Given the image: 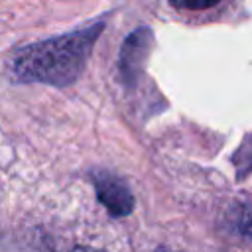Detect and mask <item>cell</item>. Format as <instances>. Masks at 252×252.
Instances as JSON below:
<instances>
[{"label": "cell", "mask_w": 252, "mask_h": 252, "mask_svg": "<svg viewBox=\"0 0 252 252\" xmlns=\"http://www.w3.org/2000/svg\"><path fill=\"white\" fill-rule=\"evenodd\" d=\"M100 30L102 22L24 47L12 61L14 77L55 87L71 85L83 73Z\"/></svg>", "instance_id": "6da1fadb"}, {"label": "cell", "mask_w": 252, "mask_h": 252, "mask_svg": "<svg viewBox=\"0 0 252 252\" xmlns=\"http://www.w3.org/2000/svg\"><path fill=\"white\" fill-rule=\"evenodd\" d=\"M93 183L98 195V201L108 209L114 217H124L134 209V197L126 183L108 171H96L93 175Z\"/></svg>", "instance_id": "7a4b0ae2"}, {"label": "cell", "mask_w": 252, "mask_h": 252, "mask_svg": "<svg viewBox=\"0 0 252 252\" xmlns=\"http://www.w3.org/2000/svg\"><path fill=\"white\" fill-rule=\"evenodd\" d=\"M169 2L177 10H205L219 4L220 0H169Z\"/></svg>", "instance_id": "3957f363"}, {"label": "cell", "mask_w": 252, "mask_h": 252, "mask_svg": "<svg viewBox=\"0 0 252 252\" xmlns=\"http://www.w3.org/2000/svg\"><path fill=\"white\" fill-rule=\"evenodd\" d=\"M240 230L248 236H252V211H246L244 217H242V222H240Z\"/></svg>", "instance_id": "277c9868"}, {"label": "cell", "mask_w": 252, "mask_h": 252, "mask_svg": "<svg viewBox=\"0 0 252 252\" xmlns=\"http://www.w3.org/2000/svg\"><path fill=\"white\" fill-rule=\"evenodd\" d=\"M71 252H100V250H93V248H83V246H79V248H75V250H71Z\"/></svg>", "instance_id": "5b68a950"}, {"label": "cell", "mask_w": 252, "mask_h": 252, "mask_svg": "<svg viewBox=\"0 0 252 252\" xmlns=\"http://www.w3.org/2000/svg\"><path fill=\"white\" fill-rule=\"evenodd\" d=\"M159 252H165V250H159Z\"/></svg>", "instance_id": "8992f818"}]
</instances>
